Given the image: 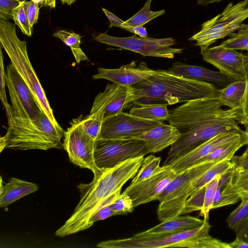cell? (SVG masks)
Masks as SVG:
<instances>
[{
	"instance_id": "1",
	"label": "cell",
	"mask_w": 248,
	"mask_h": 248,
	"mask_svg": "<svg viewBox=\"0 0 248 248\" xmlns=\"http://www.w3.org/2000/svg\"><path fill=\"white\" fill-rule=\"evenodd\" d=\"M222 106L218 98L205 97L185 102L170 110L167 121L181 136L171 145L162 166H170L220 133H246L239 126L244 119L242 107L223 109Z\"/></svg>"
},
{
	"instance_id": "2",
	"label": "cell",
	"mask_w": 248,
	"mask_h": 248,
	"mask_svg": "<svg viewBox=\"0 0 248 248\" xmlns=\"http://www.w3.org/2000/svg\"><path fill=\"white\" fill-rule=\"evenodd\" d=\"M143 159L144 156H140L111 169L100 170L94 174L90 183H79L77 186L80 192L79 202L69 218L55 232V235L63 237L89 228L92 217L113 202L124 184L136 174Z\"/></svg>"
},
{
	"instance_id": "3",
	"label": "cell",
	"mask_w": 248,
	"mask_h": 248,
	"mask_svg": "<svg viewBox=\"0 0 248 248\" xmlns=\"http://www.w3.org/2000/svg\"><path fill=\"white\" fill-rule=\"evenodd\" d=\"M141 97L134 104L142 106L173 105L205 97H218V89L212 83L186 78L167 70H153L146 79L133 85Z\"/></svg>"
},
{
	"instance_id": "4",
	"label": "cell",
	"mask_w": 248,
	"mask_h": 248,
	"mask_svg": "<svg viewBox=\"0 0 248 248\" xmlns=\"http://www.w3.org/2000/svg\"><path fill=\"white\" fill-rule=\"evenodd\" d=\"M4 108L8 126L5 135L0 138V152L5 149L47 150L62 145V128L52 124L44 112L34 120L15 116L9 104Z\"/></svg>"
},
{
	"instance_id": "5",
	"label": "cell",
	"mask_w": 248,
	"mask_h": 248,
	"mask_svg": "<svg viewBox=\"0 0 248 248\" xmlns=\"http://www.w3.org/2000/svg\"><path fill=\"white\" fill-rule=\"evenodd\" d=\"M211 226L204 220L202 226L179 233L140 236L107 240L96 245L101 248H229L228 243L211 236Z\"/></svg>"
},
{
	"instance_id": "6",
	"label": "cell",
	"mask_w": 248,
	"mask_h": 248,
	"mask_svg": "<svg viewBox=\"0 0 248 248\" xmlns=\"http://www.w3.org/2000/svg\"><path fill=\"white\" fill-rule=\"evenodd\" d=\"M0 45L11 64L28 85L42 110L50 121L59 125L28 57L27 43L17 36L15 24L0 19Z\"/></svg>"
},
{
	"instance_id": "7",
	"label": "cell",
	"mask_w": 248,
	"mask_h": 248,
	"mask_svg": "<svg viewBox=\"0 0 248 248\" xmlns=\"http://www.w3.org/2000/svg\"><path fill=\"white\" fill-rule=\"evenodd\" d=\"M215 164L195 165L177 174L158 197L157 215L159 221L182 215L192 184Z\"/></svg>"
},
{
	"instance_id": "8",
	"label": "cell",
	"mask_w": 248,
	"mask_h": 248,
	"mask_svg": "<svg viewBox=\"0 0 248 248\" xmlns=\"http://www.w3.org/2000/svg\"><path fill=\"white\" fill-rule=\"evenodd\" d=\"M248 17V0L236 4L230 2L221 13L203 23L202 29L189 38L196 41V45L204 49L217 40L229 36L238 30Z\"/></svg>"
},
{
	"instance_id": "9",
	"label": "cell",
	"mask_w": 248,
	"mask_h": 248,
	"mask_svg": "<svg viewBox=\"0 0 248 248\" xmlns=\"http://www.w3.org/2000/svg\"><path fill=\"white\" fill-rule=\"evenodd\" d=\"M148 154L144 141L135 138L99 139L95 141L94 160L100 170L113 168L129 159Z\"/></svg>"
},
{
	"instance_id": "10",
	"label": "cell",
	"mask_w": 248,
	"mask_h": 248,
	"mask_svg": "<svg viewBox=\"0 0 248 248\" xmlns=\"http://www.w3.org/2000/svg\"><path fill=\"white\" fill-rule=\"evenodd\" d=\"M97 41L108 45L140 53L144 56L172 59L175 54L181 53L183 49L171 47L174 44L172 38L156 39L137 37H117L101 33L94 38Z\"/></svg>"
},
{
	"instance_id": "11",
	"label": "cell",
	"mask_w": 248,
	"mask_h": 248,
	"mask_svg": "<svg viewBox=\"0 0 248 248\" xmlns=\"http://www.w3.org/2000/svg\"><path fill=\"white\" fill-rule=\"evenodd\" d=\"M71 126L64 132L62 146L70 161L81 168L91 170L94 174L100 170L95 164V141L82 127L79 118L73 119Z\"/></svg>"
},
{
	"instance_id": "12",
	"label": "cell",
	"mask_w": 248,
	"mask_h": 248,
	"mask_svg": "<svg viewBox=\"0 0 248 248\" xmlns=\"http://www.w3.org/2000/svg\"><path fill=\"white\" fill-rule=\"evenodd\" d=\"M6 78L12 113L20 118L38 119L44 111L28 85L11 63L7 66Z\"/></svg>"
},
{
	"instance_id": "13",
	"label": "cell",
	"mask_w": 248,
	"mask_h": 248,
	"mask_svg": "<svg viewBox=\"0 0 248 248\" xmlns=\"http://www.w3.org/2000/svg\"><path fill=\"white\" fill-rule=\"evenodd\" d=\"M141 97L139 88L108 83L104 91L97 94L89 114L108 117L123 111Z\"/></svg>"
},
{
	"instance_id": "14",
	"label": "cell",
	"mask_w": 248,
	"mask_h": 248,
	"mask_svg": "<svg viewBox=\"0 0 248 248\" xmlns=\"http://www.w3.org/2000/svg\"><path fill=\"white\" fill-rule=\"evenodd\" d=\"M163 122L144 119L123 111L105 118L99 139L135 138Z\"/></svg>"
},
{
	"instance_id": "15",
	"label": "cell",
	"mask_w": 248,
	"mask_h": 248,
	"mask_svg": "<svg viewBox=\"0 0 248 248\" xmlns=\"http://www.w3.org/2000/svg\"><path fill=\"white\" fill-rule=\"evenodd\" d=\"M203 59L235 80H246L248 73V55L219 46L201 49Z\"/></svg>"
},
{
	"instance_id": "16",
	"label": "cell",
	"mask_w": 248,
	"mask_h": 248,
	"mask_svg": "<svg viewBox=\"0 0 248 248\" xmlns=\"http://www.w3.org/2000/svg\"><path fill=\"white\" fill-rule=\"evenodd\" d=\"M176 175L170 166H162L157 172L147 179L136 184H130L124 192L130 197L136 207L157 200L160 194Z\"/></svg>"
},
{
	"instance_id": "17",
	"label": "cell",
	"mask_w": 248,
	"mask_h": 248,
	"mask_svg": "<svg viewBox=\"0 0 248 248\" xmlns=\"http://www.w3.org/2000/svg\"><path fill=\"white\" fill-rule=\"evenodd\" d=\"M136 62L132 61L116 69L99 68L93 78L107 79L121 86H133L147 78L153 71L145 62H141L138 65Z\"/></svg>"
},
{
	"instance_id": "18",
	"label": "cell",
	"mask_w": 248,
	"mask_h": 248,
	"mask_svg": "<svg viewBox=\"0 0 248 248\" xmlns=\"http://www.w3.org/2000/svg\"><path fill=\"white\" fill-rule=\"evenodd\" d=\"M245 134L236 132L220 133L175 160L170 166L176 173L182 172L195 165L217 147L234 140Z\"/></svg>"
},
{
	"instance_id": "19",
	"label": "cell",
	"mask_w": 248,
	"mask_h": 248,
	"mask_svg": "<svg viewBox=\"0 0 248 248\" xmlns=\"http://www.w3.org/2000/svg\"><path fill=\"white\" fill-rule=\"evenodd\" d=\"M169 73L184 78L215 83L223 88L236 81L220 71L176 62L167 70Z\"/></svg>"
},
{
	"instance_id": "20",
	"label": "cell",
	"mask_w": 248,
	"mask_h": 248,
	"mask_svg": "<svg viewBox=\"0 0 248 248\" xmlns=\"http://www.w3.org/2000/svg\"><path fill=\"white\" fill-rule=\"evenodd\" d=\"M180 136L181 134L175 127L163 123L135 138L145 142L149 154L160 152L171 146Z\"/></svg>"
},
{
	"instance_id": "21",
	"label": "cell",
	"mask_w": 248,
	"mask_h": 248,
	"mask_svg": "<svg viewBox=\"0 0 248 248\" xmlns=\"http://www.w3.org/2000/svg\"><path fill=\"white\" fill-rule=\"evenodd\" d=\"M203 222L204 219L190 216L180 215L161 221L160 224L136 234L146 236L179 233L199 228Z\"/></svg>"
},
{
	"instance_id": "22",
	"label": "cell",
	"mask_w": 248,
	"mask_h": 248,
	"mask_svg": "<svg viewBox=\"0 0 248 248\" xmlns=\"http://www.w3.org/2000/svg\"><path fill=\"white\" fill-rule=\"evenodd\" d=\"M38 189L36 184L12 177L7 183H3L0 192V206L4 207Z\"/></svg>"
},
{
	"instance_id": "23",
	"label": "cell",
	"mask_w": 248,
	"mask_h": 248,
	"mask_svg": "<svg viewBox=\"0 0 248 248\" xmlns=\"http://www.w3.org/2000/svg\"><path fill=\"white\" fill-rule=\"evenodd\" d=\"M248 140V132H247L239 138L217 147L198 161L195 165L217 163L224 160H231L237 150L247 144Z\"/></svg>"
},
{
	"instance_id": "24",
	"label": "cell",
	"mask_w": 248,
	"mask_h": 248,
	"mask_svg": "<svg viewBox=\"0 0 248 248\" xmlns=\"http://www.w3.org/2000/svg\"><path fill=\"white\" fill-rule=\"evenodd\" d=\"M246 86V80H236L218 91V99L223 106L230 108L242 107Z\"/></svg>"
},
{
	"instance_id": "25",
	"label": "cell",
	"mask_w": 248,
	"mask_h": 248,
	"mask_svg": "<svg viewBox=\"0 0 248 248\" xmlns=\"http://www.w3.org/2000/svg\"><path fill=\"white\" fill-rule=\"evenodd\" d=\"M217 189L221 194L238 195L240 199L248 197V170L233 169L231 182L226 186Z\"/></svg>"
},
{
	"instance_id": "26",
	"label": "cell",
	"mask_w": 248,
	"mask_h": 248,
	"mask_svg": "<svg viewBox=\"0 0 248 248\" xmlns=\"http://www.w3.org/2000/svg\"><path fill=\"white\" fill-rule=\"evenodd\" d=\"M167 106L163 104L139 106L132 108L129 113L144 119L163 122L167 121L170 115Z\"/></svg>"
},
{
	"instance_id": "27",
	"label": "cell",
	"mask_w": 248,
	"mask_h": 248,
	"mask_svg": "<svg viewBox=\"0 0 248 248\" xmlns=\"http://www.w3.org/2000/svg\"><path fill=\"white\" fill-rule=\"evenodd\" d=\"M231 166L230 160H224L214 164L193 182L188 193V197L205 186L218 175H221Z\"/></svg>"
},
{
	"instance_id": "28",
	"label": "cell",
	"mask_w": 248,
	"mask_h": 248,
	"mask_svg": "<svg viewBox=\"0 0 248 248\" xmlns=\"http://www.w3.org/2000/svg\"><path fill=\"white\" fill-rule=\"evenodd\" d=\"M152 0H147L143 8L132 17L124 21L123 26L125 30L135 34L133 28L143 26L150 21L165 13V10L152 11L150 10Z\"/></svg>"
},
{
	"instance_id": "29",
	"label": "cell",
	"mask_w": 248,
	"mask_h": 248,
	"mask_svg": "<svg viewBox=\"0 0 248 248\" xmlns=\"http://www.w3.org/2000/svg\"><path fill=\"white\" fill-rule=\"evenodd\" d=\"M53 35L60 39L66 46L70 47L78 64L88 60L86 55L80 47L81 36L74 32L63 30L57 31Z\"/></svg>"
},
{
	"instance_id": "30",
	"label": "cell",
	"mask_w": 248,
	"mask_h": 248,
	"mask_svg": "<svg viewBox=\"0 0 248 248\" xmlns=\"http://www.w3.org/2000/svg\"><path fill=\"white\" fill-rule=\"evenodd\" d=\"M160 161V157L154 155L144 158L140 169L132 178L130 185L141 182L153 175L161 169Z\"/></svg>"
},
{
	"instance_id": "31",
	"label": "cell",
	"mask_w": 248,
	"mask_h": 248,
	"mask_svg": "<svg viewBox=\"0 0 248 248\" xmlns=\"http://www.w3.org/2000/svg\"><path fill=\"white\" fill-rule=\"evenodd\" d=\"M237 31L230 34L229 38L219 46L228 49L248 51V24L242 23Z\"/></svg>"
},
{
	"instance_id": "32",
	"label": "cell",
	"mask_w": 248,
	"mask_h": 248,
	"mask_svg": "<svg viewBox=\"0 0 248 248\" xmlns=\"http://www.w3.org/2000/svg\"><path fill=\"white\" fill-rule=\"evenodd\" d=\"M79 119L82 127L87 134L94 141L99 139L104 117L98 114H89L84 118Z\"/></svg>"
},
{
	"instance_id": "33",
	"label": "cell",
	"mask_w": 248,
	"mask_h": 248,
	"mask_svg": "<svg viewBox=\"0 0 248 248\" xmlns=\"http://www.w3.org/2000/svg\"><path fill=\"white\" fill-rule=\"evenodd\" d=\"M220 176V175H218L205 186L204 203L200 212V215L203 216L204 220H208L209 212L213 209L214 198Z\"/></svg>"
},
{
	"instance_id": "34",
	"label": "cell",
	"mask_w": 248,
	"mask_h": 248,
	"mask_svg": "<svg viewBox=\"0 0 248 248\" xmlns=\"http://www.w3.org/2000/svg\"><path fill=\"white\" fill-rule=\"evenodd\" d=\"M239 205L228 216L226 222L234 231L248 216V197H242Z\"/></svg>"
},
{
	"instance_id": "35",
	"label": "cell",
	"mask_w": 248,
	"mask_h": 248,
	"mask_svg": "<svg viewBox=\"0 0 248 248\" xmlns=\"http://www.w3.org/2000/svg\"><path fill=\"white\" fill-rule=\"evenodd\" d=\"M205 186L196 191L187 198L184 204L182 215L201 210L204 203Z\"/></svg>"
},
{
	"instance_id": "36",
	"label": "cell",
	"mask_w": 248,
	"mask_h": 248,
	"mask_svg": "<svg viewBox=\"0 0 248 248\" xmlns=\"http://www.w3.org/2000/svg\"><path fill=\"white\" fill-rule=\"evenodd\" d=\"M109 206L115 213V215L132 213L135 208L131 199L124 192L121 193Z\"/></svg>"
},
{
	"instance_id": "37",
	"label": "cell",
	"mask_w": 248,
	"mask_h": 248,
	"mask_svg": "<svg viewBox=\"0 0 248 248\" xmlns=\"http://www.w3.org/2000/svg\"><path fill=\"white\" fill-rule=\"evenodd\" d=\"M22 0L20 5L13 12V20L22 32L28 36H31L32 27H31L23 7Z\"/></svg>"
},
{
	"instance_id": "38",
	"label": "cell",
	"mask_w": 248,
	"mask_h": 248,
	"mask_svg": "<svg viewBox=\"0 0 248 248\" xmlns=\"http://www.w3.org/2000/svg\"><path fill=\"white\" fill-rule=\"evenodd\" d=\"M20 0H0V19L13 20V12L21 3Z\"/></svg>"
},
{
	"instance_id": "39",
	"label": "cell",
	"mask_w": 248,
	"mask_h": 248,
	"mask_svg": "<svg viewBox=\"0 0 248 248\" xmlns=\"http://www.w3.org/2000/svg\"><path fill=\"white\" fill-rule=\"evenodd\" d=\"M239 200L240 198L238 195L221 194L217 189L214 198L213 209L234 204Z\"/></svg>"
},
{
	"instance_id": "40",
	"label": "cell",
	"mask_w": 248,
	"mask_h": 248,
	"mask_svg": "<svg viewBox=\"0 0 248 248\" xmlns=\"http://www.w3.org/2000/svg\"><path fill=\"white\" fill-rule=\"evenodd\" d=\"M23 7L29 23L31 27L36 23L38 19L39 8L38 3L32 0L26 1L24 0Z\"/></svg>"
},
{
	"instance_id": "41",
	"label": "cell",
	"mask_w": 248,
	"mask_h": 248,
	"mask_svg": "<svg viewBox=\"0 0 248 248\" xmlns=\"http://www.w3.org/2000/svg\"><path fill=\"white\" fill-rule=\"evenodd\" d=\"M1 47L0 48V99L3 106V108L8 104L7 99L5 85H6V72L4 67V57L3 56Z\"/></svg>"
},
{
	"instance_id": "42",
	"label": "cell",
	"mask_w": 248,
	"mask_h": 248,
	"mask_svg": "<svg viewBox=\"0 0 248 248\" xmlns=\"http://www.w3.org/2000/svg\"><path fill=\"white\" fill-rule=\"evenodd\" d=\"M230 162L234 169L248 170V149L241 155H233Z\"/></svg>"
},
{
	"instance_id": "43",
	"label": "cell",
	"mask_w": 248,
	"mask_h": 248,
	"mask_svg": "<svg viewBox=\"0 0 248 248\" xmlns=\"http://www.w3.org/2000/svg\"><path fill=\"white\" fill-rule=\"evenodd\" d=\"M115 214L109 207V205L102 207L98 210L91 217L89 221V228L92 226L94 222L104 220L109 217L115 216Z\"/></svg>"
},
{
	"instance_id": "44",
	"label": "cell",
	"mask_w": 248,
	"mask_h": 248,
	"mask_svg": "<svg viewBox=\"0 0 248 248\" xmlns=\"http://www.w3.org/2000/svg\"><path fill=\"white\" fill-rule=\"evenodd\" d=\"M246 86L242 103L244 119L242 123L245 128L246 131L248 132V73L246 79Z\"/></svg>"
},
{
	"instance_id": "45",
	"label": "cell",
	"mask_w": 248,
	"mask_h": 248,
	"mask_svg": "<svg viewBox=\"0 0 248 248\" xmlns=\"http://www.w3.org/2000/svg\"><path fill=\"white\" fill-rule=\"evenodd\" d=\"M236 236L248 242V216L234 231Z\"/></svg>"
},
{
	"instance_id": "46",
	"label": "cell",
	"mask_w": 248,
	"mask_h": 248,
	"mask_svg": "<svg viewBox=\"0 0 248 248\" xmlns=\"http://www.w3.org/2000/svg\"><path fill=\"white\" fill-rule=\"evenodd\" d=\"M102 10L108 18L110 22L109 28L112 27H116L125 30L124 27L123 26V24L124 21L117 17L116 16L109 12L107 9L102 8Z\"/></svg>"
},
{
	"instance_id": "47",
	"label": "cell",
	"mask_w": 248,
	"mask_h": 248,
	"mask_svg": "<svg viewBox=\"0 0 248 248\" xmlns=\"http://www.w3.org/2000/svg\"><path fill=\"white\" fill-rule=\"evenodd\" d=\"M229 248H248V242L236 236L235 240L228 243Z\"/></svg>"
},
{
	"instance_id": "48",
	"label": "cell",
	"mask_w": 248,
	"mask_h": 248,
	"mask_svg": "<svg viewBox=\"0 0 248 248\" xmlns=\"http://www.w3.org/2000/svg\"><path fill=\"white\" fill-rule=\"evenodd\" d=\"M135 34H138L140 37H146L147 36L146 29L142 26H138L133 28Z\"/></svg>"
},
{
	"instance_id": "49",
	"label": "cell",
	"mask_w": 248,
	"mask_h": 248,
	"mask_svg": "<svg viewBox=\"0 0 248 248\" xmlns=\"http://www.w3.org/2000/svg\"><path fill=\"white\" fill-rule=\"evenodd\" d=\"M223 0H197V4L202 5H206L214 2H218Z\"/></svg>"
},
{
	"instance_id": "50",
	"label": "cell",
	"mask_w": 248,
	"mask_h": 248,
	"mask_svg": "<svg viewBox=\"0 0 248 248\" xmlns=\"http://www.w3.org/2000/svg\"><path fill=\"white\" fill-rule=\"evenodd\" d=\"M44 5L48 6L51 8H55L56 6V0H45Z\"/></svg>"
},
{
	"instance_id": "51",
	"label": "cell",
	"mask_w": 248,
	"mask_h": 248,
	"mask_svg": "<svg viewBox=\"0 0 248 248\" xmlns=\"http://www.w3.org/2000/svg\"><path fill=\"white\" fill-rule=\"evenodd\" d=\"M62 4L66 3L68 5H71L76 0H61Z\"/></svg>"
},
{
	"instance_id": "52",
	"label": "cell",
	"mask_w": 248,
	"mask_h": 248,
	"mask_svg": "<svg viewBox=\"0 0 248 248\" xmlns=\"http://www.w3.org/2000/svg\"><path fill=\"white\" fill-rule=\"evenodd\" d=\"M32 0L33 2H36V3H40V4H44V2H45V0Z\"/></svg>"
},
{
	"instance_id": "53",
	"label": "cell",
	"mask_w": 248,
	"mask_h": 248,
	"mask_svg": "<svg viewBox=\"0 0 248 248\" xmlns=\"http://www.w3.org/2000/svg\"><path fill=\"white\" fill-rule=\"evenodd\" d=\"M247 149H248V143H247Z\"/></svg>"
}]
</instances>
